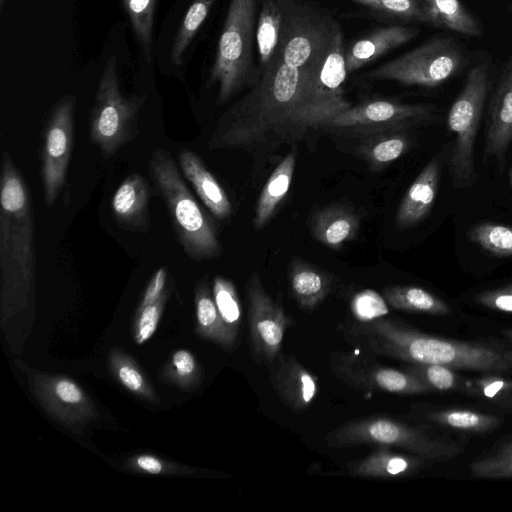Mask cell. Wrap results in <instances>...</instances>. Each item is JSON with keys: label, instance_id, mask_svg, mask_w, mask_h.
Segmentation results:
<instances>
[{"label": "cell", "instance_id": "9", "mask_svg": "<svg viewBox=\"0 0 512 512\" xmlns=\"http://www.w3.org/2000/svg\"><path fill=\"white\" fill-rule=\"evenodd\" d=\"M465 63L466 56L454 38L433 37L370 70L366 77L434 88L455 76Z\"/></svg>", "mask_w": 512, "mask_h": 512}, {"label": "cell", "instance_id": "5", "mask_svg": "<svg viewBox=\"0 0 512 512\" xmlns=\"http://www.w3.org/2000/svg\"><path fill=\"white\" fill-rule=\"evenodd\" d=\"M258 0H230L209 84H218L217 104L230 100L259 76L253 64Z\"/></svg>", "mask_w": 512, "mask_h": 512}, {"label": "cell", "instance_id": "22", "mask_svg": "<svg viewBox=\"0 0 512 512\" xmlns=\"http://www.w3.org/2000/svg\"><path fill=\"white\" fill-rule=\"evenodd\" d=\"M360 219L354 210L345 205H331L318 210L312 217L311 230L314 237L333 250L356 238Z\"/></svg>", "mask_w": 512, "mask_h": 512}, {"label": "cell", "instance_id": "18", "mask_svg": "<svg viewBox=\"0 0 512 512\" xmlns=\"http://www.w3.org/2000/svg\"><path fill=\"white\" fill-rule=\"evenodd\" d=\"M419 32L416 27L400 24L373 31L345 50L347 73H353L389 51L408 43Z\"/></svg>", "mask_w": 512, "mask_h": 512}, {"label": "cell", "instance_id": "14", "mask_svg": "<svg viewBox=\"0 0 512 512\" xmlns=\"http://www.w3.org/2000/svg\"><path fill=\"white\" fill-rule=\"evenodd\" d=\"M331 370L346 385L359 391L396 394L432 392L424 382L407 371L386 367L345 353L333 354Z\"/></svg>", "mask_w": 512, "mask_h": 512}, {"label": "cell", "instance_id": "34", "mask_svg": "<svg viewBox=\"0 0 512 512\" xmlns=\"http://www.w3.org/2000/svg\"><path fill=\"white\" fill-rule=\"evenodd\" d=\"M471 242L496 257L512 256V227L497 223H481L468 232Z\"/></svg>", "mask_w": 512, "mask_h": 512}, {"label": "cell", "instance_id": "10", "mask_svg": "<svg viewBox=\"0 0 512 512\" xmlns=\"http://www.w3.org/2000/svg\"><path fill=\"white\" fill-rule=\"evenodd\" d=\"M434 106L429 104H405L394 100L375 99L351 106L337 114L327 125L325 132L358 137L384 130H406L429 119Z\"/></svg>", "mask_w": 512, "mask_h": 512}, {"label": "cell", "instance_id": "25", "mask_svg": "<svg viewBox=\"0 0 512 512\" xmlns=\"http://www.w3.org/2000/svg\"><path fill=\"white\" fill-rule=\"evenodd\" d=\"M406 130H384L364 134L357 138V150L373 171H379L390 165L402 155L410 146V139L404 133Z\"/></svg>", "mask_w": 512, "mask_h": 512}, {"label": "cell", "instance_id": "21", "mask_svg": "<svg viewBox=\"0 0 512 512\" xmlns=\"http://www.w3.org/2000/svg\"><path fill=\"white\" fill-rule=\"evenodd\" d=\"M178 160L183 174L207 209L218 219L228 218L232 213L231 202L202 159L191 150H181Z\"/></svg>", "mask_w": 512, "mask_h": 512}, {"label": "cell", "instance_id": "3", "mask_svg": "<svg viewBox=\"0 0 512 512\" xmlns=\"http://www.w3.org/2000/svg\"><path fill=\"white\" fill-rule=\"evenodd\" d=\"M0 270L2 313L27 304L35 278V225L26 182L4 151L0 177Z\"/></svg>", "mask_w": 512, "mask_h": 512}, {"label": "cell", "instance_id": "35", "mask_svg": "<svg viewBox=\"0 0 512 512\" xmlns=\"http://www.w3.org/2000/svg\"><path fill=\"white\" fill-rule=\"evenodd\" d=\"M135 35L148 62L153 52V23L156 0H122Z\"/></svg>", "mask_w": 512, "mask_h": 512}, {"label": "cell", "instance_id": "12", "mask_svg": "<svg viewBox=\"0 0 512 512\" xmlns=\"http://www.w3.org/2000/svg\"><path fill=\"white\" fill-rule=\"evenodd\" d=\"M15 363L26 373L29 387L39 403L63 425L80 428L97 417L94 403L71 378L37 371L20 360Z\"/></svg>", "mask_w": 512, "mask_h": 512}, {"label": "cell", "instance_id": "33", "mask_svg": "<svg viewBox=\"0 0 512 512\" xmlns=\"http://www.w3.org/2000/svg\"><path fill=\"white\" fill-rule=\"evenodd\" d=\"M214 2L215 0H193L189 6L172 44L171 61L174 65L182 64L186 49L206 20Z\"/></svg>", "mask_w": 512, "mask_h": 512}, {"label": "cell", "instance_id": "32", "mask_svg": "<svg viewBox=\"0 0 512 512\" xmlns=\"http://www.w3.org/2000/svg\"><path fill=\"white\" fill-rule=\"evenodd\" d=\"M109 363L113 374L127 390L146 401L158 402L155 391L130 356L114 349L110 352Z\"/></svg>", "mask_w": 512, "mask_h": 512}, {"label": "cell", "instance_id": "41", "mask_svg": "<svg viewBox=\"0 0 512 512\" xmlns=\"http://www.w3.org/2000/svg\"><path fill=\"white\" fill-rule=\"evenodd\" d=\"M167 295L168 292L164 291L155 302L139 306L134 325V340L137 344H143L153 336L166 303Z\"/></svg>", "mask_w": 512, "mask_h": 512}, {"label": "cell", "instance_id": "49", "mask_svg": "<svg viewBox=\"0 0 512 512\" xmlns=\"http://www.w3.org/2000/svg\"><path fill=\"white\" fill-rule=\"evenodd\" d=\"M509 184L512 187V168L510 169V172H509Z\"/></svg>", "mask_w": 512, "mask_h": 512}, {"label": "cell", "instance_id": "11", "mask_svg": "<svg viewBox=\"0 0 512 512\" xmlns=\"http://www.w3.org/2000/svg\"><path fill=\"white\" fill-rule=\"evenodd\" d=\"M76 97L69 95L53 108L44 129L41 148V178L45 204L56 201L66 182L67 169L74 143Z\"/></svg>", "mask_w": 512, "mask_h": 512}, {"label": "cell", "instance_id": "15", "mask_svg": "<svg viewBox=\"0 0 512 512\" xmlns=\"http://www.w3.org/2000/svg\"><path fill=\"white\" fill-rule=\"evenodd\" d=\"M512 141V54L501 72L492 96L484 148L485 159L495 157L500 165Z\"/></svg>", "mask_w": 512, "mask_h": 512}, {"label": "cell", "instance_id": "27", "mask_svg": "<svg viewBox=\"0 0 512 512\" xmlns=\"http://www.w3.org/2000/svg\"><path fill=\"white\" fill-rule=\"evenodd\" d=\"M195 304L198 334L223 348H232L237 336L223 321L206 283L196 286Z\"/></svg>", "mask_w": 512, "mask_h": 512}, {"label": "cell", "instance_id": "44", "mask_svg": "<svg viewBox=\"0 0 512 512\" xmlns=\"http://www.w3.org/2000/svg\"><path fill=\"white\" fill-rule=\"evenodd\" d=\"M475 302L491 310L512 313V284L483 291L475 296Z\"/></svg>", "mask_w": 512, "mask_h": 512}, {"label": "cell", "instance_id": "29", "mask_svg": "<svg viewBox=\"0 0 512 512\" xmlns=\"http://www.w3.org/2000/svg\"><path fill=\"white\" fill-rule=\"evenodd\" d=\"M383 297L391 307L414 313L449 315L450 306L429 291L417 286H389Z\"/></svg>", "mask_w": 512, "mask_h": 512}, {"label": "cell", "instance_id": "36", "mask_svg": "<svg viewBox=\"0 0 512 512\" xmlns=\"http://www.w3.org/2000/svg\"><path fill=\"white\" fill-rule=\"evenodd\" d=\"M404 370L420 379L432 391H469L465 380L456 374L454 369L444 365L411 363L405 366Z\"/></svg>", "mask_w": 512, "mask_h": 512}, {"label": "cell", "instance_id": "26", "mask_svg": "<svg viewBox=\"0 0 512 512\" xmlns=\"http://www.w3.org/2000/svg\"><path fill=\"white\" fill-rule=\"evenodd\" d=\"M292 295L298 305L311 311L329 294L332 280L329 275L304 261H294L289 270Z\"/></svg>", "mask_w": 512, "mask_h": 512}, {"label": "cell", "instance_id": "20", "mask_svg": "<svg viewBox=\"0 0 512 512\" xmlns=\"http://www.w3.org/2000/svg\"><path fill=\"white\" fill-rule=\"evenodd\" d=\"M149 187L138 173L127 176L115 191L113 215L126 229L144 232L149 226Z\"/></svg>", "mask_w": 512, "mask_h": 512}, {"label": "cell", "instance_id": "40", "mask_svg": "<svg viewBox=\"0 0 512 512\" xmlns=\"http://www.w3.org/2000/svg\"><path fill=\"white\" fill-rule=\"evenodd\" d=\"M350 309L358 322L373 321L384 317L389 312L385 298L371 289L355 294L351 300Z\"/></svg>", "mask_w": 512, "mask_h": 512}, {"label": "cell", "instance_id": "39", "mask_svg": "<svg viewBox=\"0 0 512 512\" xmlns=\"http://www.w3.org/2000/svg\"><path fill=\"white\" fill-rule=\"evenodd\" d=\"M469 392L506 409H512V378L497 374L472 380Z\"/></svg>", "mask_w": 512, "mask_h": 512}, {"label": "cell", "instance_id": "48", "mask_svg": "<svg viewBox=\"0 0 512 512\" xmlns=\"http://www.w3.org/2000/svg\"><path fill=\"white\" fill-rule=\"evenodd\" d=\"M502 334L512 342V328H506L501 330Z\"/></svg>", "mask_w": 512, "mask_h": 512}, {"label": "cell", "instance_id": "31", "mask_svg": "<svg viewBox=\"0 0 512 512\" xmlns=\"http://www.w3.org/2000/svg\"><path fill=\"white\" fill-rule=\"evenodd\" d=\"M261 8L256 24V45L260 69L273 57L281 36L284 14L276 0H260Z\"/></svg>", "mask_w": 512, "mask_h": 512}, {"label": "cell", "instance_id": "13", "mask_svg": "<svg viewBox=\"0 0 512 512\" xmlns=\"http://www.w3.org/2000/svg\"><path fill=\"white\" fill-rule=\"evenodd\" d=\"M247 294L252 353L259 363L269 366L280 353L285 332L294 319L267 293L257 272L248 280Z\"/></svg>", "mask_w": 512, "mask_h": 512}, {"label": "cell", "instance_id": "43", "mask_svg": "<svg viewBox=\"0 0 512 512\" xmlns=\"http://www.w3.org/2000/svg\"><path fill=\"white\" fill-rule=\"evenodd\" d=\"M471 474L479 478H512V454H495L470 465Z\"/></svg>", "mask_w": 512, "mask_h": 512}, {"label": "cell", "instance_id": "46", "mask_svg": "<svg viewBox=\"0 0 512 512\" xmlns=\"http://www.w3.org/2000/svg\"><path fill=\"white\" fill-rule=\"evenodd\" d=\"M167 273L166 270L161 267L152 276L141 301L140 306H145L155 302L165 291Z\"/></svg>", "mask_w": 512, "mask_h": 512}, {"label": "cell", "instance_id": "47", "mask_svg": "<svg viewBox=\"0 0 512 512\" xmlns=\"http://www.w3.org/2000/svg\"><path fill=\"white\" fill-rule=\"evenodd\" d=\"M497 454H512V440H509L505 443H503L498 451L496 452Z\"/></svg>", "mask_w": 512, "mask_h": 512}, {"label": "cell", "instance_id": "23", "mask_svg": "<svg viewBox=\"0 0 512 512\" xmlns=\"http://www.w3.org/2000/svg\"><path fill=\"white\" fill-rule=\"evenodd\" d=\"M424 25L471 37L483 35L480 21L462 0H423Z\"/></svg>", "mask_w": 512, "mask_h": 512}, {"label": "cell", "instance_id": "42", "mask_svg": "<svg viewBox=\"0 0 512 512\" xmlns=\"http://www.w3.org/2000/svg\"><path fill=\"white\" fill-rule=\"evenodd\" d=\"M167 377L182 386H191L199 378V368L194 356L187 350H178L172 355L166 369Z\"/></svg>", "mask_w": 512, "mask_h": 512}, {"label": "cell", "instance_id": "19", "mask_svg": "<svg viewBox=\"0 0 512 512\" xmlns=\"http://www.w3.org/2000/svg\"><path fill=\"white\" fill-rule=\"evenodd\" d=\"M430 462L415 454H400L390 447L378 446L365 458L349 462L347 469L357 477L397 479L412 475Z\"/></svg>", "mask_w": 512, "mask_h": 512}, {"label": "cell", "instance_id": "17", "mask_svg": "<svg viewBox=\"0 0 512 512\" xmlns=\"http://www.w3.org/2000/svg\"><path fill=\"white\" fill-rule=\"evenodd\" d=\"M440 171L441 161L435 157L415 178L397 210L395 225L398 229H408L429 214L437 195Z\"/></svg>", "mask_w": 512, "mask_h": 512}, {"label": "cell", "instance_id": "24", "mask_svg": "<svg viewBox=\"0 0 512 512\" xmlns=\"http://www.w3.org/2000/svg\"><path fill=\"white\" fill-rule=\"evenodd\" d=\"M295 161L296 149H293L281 159L266 181L255 209L253 227L256 231L266 226L286 197L292 183Z\"/></svg>", "mask_w": 512, "mask_h": 512}, {"label": "cell", "instance_id": "45", "mask_svg": "<svg viewBox=\"0 0 512 512\" xmlns=\"http://www.w3.org/2000/svg\"><path fill=\"white\" fill-rule=\"evenodd\" d=\"M130 465L148 474L177 473L178 466L169 464L152 455H139L131 459Z\"/></svg>", "mask_w": 512, "mask_h": 512}, {"label": "cell", "instance_id": "7", "mask_svg": "<svg viewBox=\"0 0 512 512\" xmlns=\"http://www.w3.org/2000/svg\"><path fill=\"white\" fill-rule=\"evenodd\" d=\"M146 95L124 97L120 89L116 58L105 65L90 118L89 138L104 158L113 156L138 133L139 113Z\"/></svg>", "mask_w": 512, "mask_h": 512}, {"label": "cell", "instance_id": "50", "mask_svg": "<svg viewBox=\"0 0 512 512\" xmlns=\"http://www.w3.org/2000/svg\"><path fill=\"white\" fill-rule=\"evenodd\" d=\"M4 1L5 0H0V7H1V9L3 8Z\"/></svg>", "mask_w": 512, "mask_h": 512}, {"label": "cell", "instance_id": "4", "mask_svg": "<svg viewBox=\"0 0 512 512\" xmlns=\"http://www.w3.org/2000/svg\"><path fill=\"white\" fill-rule=\"evenodd\" d=\"M148 170L188 257L202 261L220 255L221 245L216 230L185 184L171 153L163 148L155 149L149 158Z\"/></svg>", "mask_w": 512, "mask_h": 512}, {"label": "cell", "instance_id": "28", "mask_svg": "<svg viewBox=\"0 0 512 512\" xmlns=\"http://www.w3.org/2000/svg\"><path fill=\"white\" fill-rule=\"evenodd\" d=\"M343 33L338 23L335 24L328 45L313 74L327 91L344 95L343 84L348 75L345 61Z\"/></svg>", "mask_w": 512, "mask_h": 512}, {"label": "cell", "instance_id": "16", "mask_svg": "<svg viewBox=\"0 0 512 512\" xmlns=\"http://www.w3.org/2000/svg\"><path fill=\"white\" fill-rule=\"evenodd\" d=\"M268 367L270 381L280 399L293 411L306 410L317 396V377L293 355L279 353Z\"/></svg>", "mask_w": 512, "mask_h": 512}, {"label": "cell", "instance_id": "30", "mask_svg": "<svg viewBox=\"0 0 512 512\" xmlns=\"http://www.w3.org/2000/svg\"><path fill=\"white\" fill-rule=\"evenodd\" d=\"M422 415L437 425L469 433H488L501 426V420L495 415L468 409H429Z\"/></svg>", "mask_w": 512, "mask_h": 512}, {"label": "cell", "instance_id": "38", "mask_svg": "<svg viewBox=\"0 0 512 512\" xmlns=\"http://www.w3.org/2000/svg\"><path fill=\"white\" fill-rule=\"evenodd\" d=\"M400 23L424 24L423 0H351Z\"/></svg>", "mask_w": 512, "mask_h": 512}, {"label": "cell", "instance_id": "2", "mask_svg": "<svg viewBox=\"0 0 512 512\" xmlns=\"http://www.w3.org/2000/svg\"><path fill=\"white\" fill-rule=\"evenodd\" d=\"M349 334L363 340L377 355L409 363L488 373L512 372V349L497 342L444 339L384 317L352 324Z\"/></svg>", "mask_w": 512, "mask_h": 512}, {"label": "cell", "instance_id": "8", "mask_svg": "<svg viewBox=\"0 0 512 512\" xmlns=\"http://www.w3.org/2000/svg\"><path fill=\"white\" fill-rule=\"evenodd\" d=\"M489 74L487 62L473 66L448 113L447 124L455 134L450 171L456 188H467L477 179L474 143L488 92Z\"/></svg>", "mask_w": 512, "mask_h": 512}, {"label": "cell", "instance_id": "37", "mask_svg": "<svg viewBox=\"0 0 512 512\" xmlns=\"http://www.w3.org/2000/svg\"><path fill=\"white\" fill-rule=\"evenodd\" d=\"M213 299L216 307L231 332L238 336L242 310L234 284L221 276L213 281Z\"/></svg>", "mask_w": 512, "mask_h": 512}, {"label": "cell", "instance_id": "6", "mask_svg": "<svg viewBox=\"0 0 512 512\" xmlns=\"http://www.w3.org/2000/svg\"><path fill=\"white\" fill-rule=\"evenodd\" d=\"M331 448L373 444L401 448L434 461H448L462 452L454 442L432 437L420 426H412L386 416H369L348 421L326 436Z\"/></svg>", "mask_w": 512, "mask_h": 512}, {"label": "cell", "instance_id": "1", "mask_svg": "<svg viewBox=\"0 0 512 512\" xmlns=\"http://www.w3.org/2000/svg\"><path fill=\"white\" fill-rule=\"evenodd\" d=\"M327 91L313 70L286 64L275 51L256 83L219 118L209 149H239L262 164L282 145L296 146L351 107ZM259 164V165H260Z\"/></svg>", "mask_w": 512, "mask_h": 512}]
</instances>
